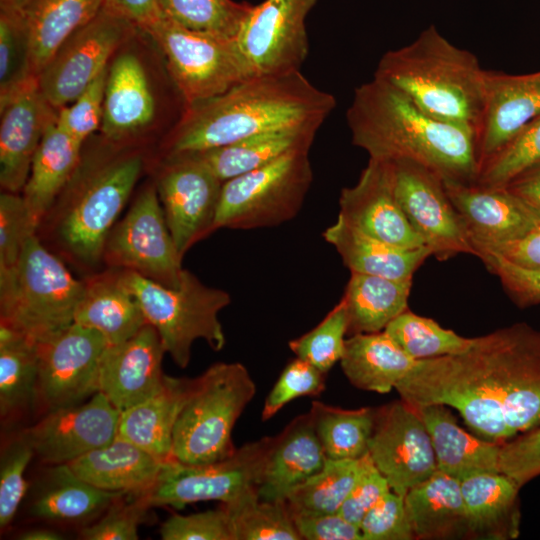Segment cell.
<instances>
[{"mask_svg":"<svg viewBox=\"0 0 540 540\" xmlns=\"http://www.w3.org/2000/svg\"><path fill=\"white\" fill-rule=\"evenodd\" d=\"M346 119L352 143L369 159L413 161L444 181L477 180L475 133L428 115L383 80L373 77L356 88Z\"/></svg>","mask_w":540,"mask_h":540,"instance_id":"cell-1","label":"cell"},{"mask_svg":"<svg viewBox=\"0 0 540 540\" xmlns=\"http://www.w3.org/2000/svg\"><path fill=\"white\" fill-rule=\"evenodd\" d=\"M335 106V97L315 87L301 71L250 77L219 96L187 107L174 130L169 155L203 151L280 129H319Z\"/></svg>","mask_w":540,"mask_h":540,"instance_id":"cell-2","label":"cell"},{"mask_svg":"<svg viewBox=\"0 0 540 540\" xmlns=\"http://www.w3.org/2000/svg\"><path fill=\"white\" fill-rule=\"evenodd\" d=\"M485 72L472 52L457 47L431 25L413 42L387 51L374 77L401 91L428 115L468 129L477 138Z\"/></svg>","mask_w":540,"mask_h":540,"instance_id":"cell-3","label":"cell"},{"mask_svg":"<svg viewBox=\"0 0 540 540\" xmlns=\"http://www.w3.org/2000/svg\"><path fill=\"white\" fill-rule=\"evenodd\" d=\"M459 369L515 437L540 426V330L515 323L474 337Z\"/></svg>","mask_w":540,"mask_h":540,"instance_id":"cell-4","label":"cell"},{"mask_svg":"<svg viewBox=\"0 0 540 540\" xmlns=\"http://www.w3.org/2000/svg\"><path fill=\"white\" fill-rule=\"evenodd\" d=\"M255 393L247 368L238 362L213 364L191 379L173 430L172 459L199 465L231 456L237 449L233 427Z\"/></svg>","mask_w":540,"mask_h":540,"instance_id":"cell-5","label":"cell"},{"mask_svg":"<svg viewBox=\"0 0 540 540\" xmlns=\"http://www.w3.org/2000/svg\"><path fill=\"white\" fill-rule=\"evenodd\" d=\"M84 286L34 234L14 273L0 280L1 323L44 341L74 323Z\"/></svg>","mask_w":540,"mask_h":540,"instance_id":"cell-6","label":"cell"},{"mask_svg":"<svg viewBox=\"0 0 540 540\" xmlns=\"http://www.w3.org/2000/svg\"><path fill=\"white\" fill-rule=\"evenodd\" d=\"M122 276L138 299L147 323L158 332L165 352L180 368L189 364L197 339L205 340L214 351L223 349L226 338L218 315L231 303L227 291L203 284L186 269L176 288L130 270H122Z\"/></svg>","mask_w":540,"mask_h":540,"instance_id":"cell-7","label":"cell"},{"mask_svg":"<svg viewBox=\"0 0 540 540\" xmlns=\"http://www.w3.org/2000/svg\"><path fill=\"white\" fill-rule=\"evenodd\" d=\"M141 29L162 52L170 78L187 107L252 77L235 39L188 29L161 13Z\"/></svg>","mask_w":540,"mask_h":540,"instance_id":"cell-8","label":"cell"},{"mask_svg":"<svg viewBox=\"0 0 540 540\" xmlns=\"http://www.w3.org/2000/svg\"><path fill=\"white\" fill-rule=\"evenodd\" d=\"M312 179L309 150L303 149L223 182L213 229L250 230L291 220Z\"/></svg>","mask_w":540,"mask_h":540,"instance_id":"cell-9","label":"cell"},{"mask_svg":"<svg viewBox=\"0 0 540 540\" xmlns=\"http://www.w3.org/2000/svg\"><path fill=\"white\" fill-rule=\"evenodd\" d=\"M274 437L250 442L229 457L207 464L165 462L154 486L142 494L151 507L183 509L200 501L232 503L258 491Z\"/></svg>","mask_w":540,"mask_h":540,"instance_id":"cell-10","label":"cell"},{"mask_svg":"<svg viewBox=\"0 0 540 540\" xmlns=\"http://www.w3.org/2000/svg\"><path fill=\"white\" fill-rule=\"evenodd\" d=\"M143 167L139 155L114 160L98 170L67 207L59 235L68 250L85 263L103 256L106 240Z\"/></svg>","mask_w":540,"mask_h":540,"instance_id":"cell-11","label":"cell"},{"mask_svg":"<svg viewBox=\"0 0 540 540\" xmlns=\"http://www.w3.org/2000/svg\"><path fill=\"white\" fill-rule=\"evenodd\" d=\"M107 263L136 272L163 286L176 288L183 273L180 255L168 228L157 189L136 198L105 244Z\"/></svg>","mask_w":540,"mask_h":540,"instance_id":"cell-12","label":"cell"},{"mask_svg":"<svg viewBox=\"0 0 540 540\" xmlns=\"http://www.w3.org/2000/svg\"><path fill=\"white\" fill-rule=\"evenodd\" d=\"M134 24L105 6L70 36L38 75V85L54 110L71 104L104 71Z\"/></svg>","mask_w":540,"mask_h":540,"instance_id":"cell-13","label":"cell"},{"mask_svg":"<svg viewBox=\"0 0 540 540\" xmlns=\"http://www.w3.org/2000/svg\"><path fill=\"white\" fill-rule=\"evenodd\" d=\"M390 163L399 205L431 255L440 261L459 254L475 255L465 225L447 195L442 177L413 161Z\"/></svg>","mask_w":540,"mask_h":540,"instance_id":"cell-14","label":"cell"},{"mask_svg":"<svg viewBox=\"0 0 540 540\" xmlns=\"http://www.w3.org/2000/svg\"><path fill=\"white\" fill-rule=\"evenodd\" d=\"M107 346L101 333L77 323L38 342L36 403L49 411L80 404L97 393Z\"/></svg>","mask_w":540,"mask_h":540,"instance_id":"cell-15","label":"cell"},{"mask_svg":"<svg viewBox=\"0 0 540 540\" xmlns=\"http://www.w3.org/2000/svg\"><path fill=\"white\" fill-rule=\"evenodd\" d=\"M317 0H265L253 5L235 41L251 76L301 71L309 42L305 20Z\"/></svg>","mask_w":540,"mask_h":540,"instance_id":"cell-16","label":"cell"},{"mask_svg":"<svg viewBox=\"0 0 540 540\" xmlns=\"http://www.w3.org/2000/svg\"><path fill=\"white\" fill-rule=\"evenodd\" d=\"M223 182L193 153L169 155L158 181L157 193L164 216L183 257L213 223Z\"/></svg>","mask_w":540,"mask_h":540,"instance_id":"cell-17","label":"cell"},{"mask_svg":"<svg viewBox=\"0 0 540 540\" xmlns=\"http://www.w3.org/2000/svg\"><path fill=\"white\" fill-rule=\"evenodd\" d=\"M368 454L391 490L401 496L438 470L419 412L402 400L376 410Z\"/></svg>","mask_w":540,"mask_h":540,"instance_id":"cell-18","label":"cell"},{"mask_svg":"<svg viewBox=\"0 0 540 540\" xmlns=\"http://www.w3.org/2000/svg\"><path fill=\"white\" fill-rule=\"evenodd\" d=\"M119 417L120 412L98 391L86 402L47 411L19 434L42 462L68 464L111 443Z\"/></svg>","mask_w":540,"mask_h":540,"instance_id":"cell-19","label":"cell"},{"mask_svg":"<svg viewBox=\"0 0 540 540\" xmlns=\"http://www.w3.org/2000/svg\"><path fill=\"white\" fill-rule=\"evenodd\" d=\"M476 252L517 240L540 223V216L506 186L444 181Z\"/></svg>","mask_w":540,"mask_h":540,"instance_id":"cell-20","label":"cell"},{"mask_svg":"<svg viewBox=\"0 0 540 540\" xmlns=\"http://www.w3.org/2000/svg\"><path fill=\"white\" fill-rule=\"evenodd\" d=\"M338 218L394 246L426 247L399 205L388 161L369 159L356 184L341 190Z\"/></svg>","mask_w":540,"mask_h":540,"instance_id":"cell-21","label":"cell"},{"mask_svg":"<svg viewBox=\"0 0 540 540\" xmlns=\"http://www.w3.org/2000/svg\"><path fill=\"white\" fill-rule=\"evenodd\" d=\"M0 184L6 192L23 190L49 121L56 116L31 76L0 95Z\"/></svg>","mask_w":540,"mask_h":540,"instance_id":"cell-22","label":"cell"},{"mask_svg":"<svg viewBox=\"0 0 540 540\" xmlns=\"http://www.w3.org/2000/svg\"><path fill=\"white\" fill-rule=\"evenodd\" d=\"M165 353L158 332L150 324L130 339L108 345L99 365V392L120 413L150 398L164 385Z\"/></svg>","mask_w":540,"mask_h":540,"instance_id":"cell-23","label":"cell"},{"mask_svg":"<svg viewBox=\"0 0 540 540\" xmlns=\"http://www.w3.org/2000/svg\"><path fill=\"white\" fill-rule=\"evenodd\" d=\"M539 115L540 71L515 75L486 70L477 131L479 169Z\"/></svg>","mask_w":540,"mask_h":540,"instance_id":"cell-24","label":"cell"},{"mask_svg":"<svg viewBox=\"0 0 540 540\" xmlns=\"http://www.w3.org/2000/svg\"><path fill=\"white\" fill-rule=\"evenodd\" d=\"M327 457L309 412L274 437L258 486L259 498L285 501L288 494L319 472Z\"/></svg>","mask_w":540,"mask_h":540,"instance_id":"cell-25","label":"cell"},{"mask_svg":"<svg viewBox=\"0 0 540 540\" xmlns=\"http://www.w3.org/2000/svg\"><path fill=\"white\" fill-rule=\"evenodd\" d=\"M125 494L97 488L68 464L52 465L35 485L28 512L51 522L84 524L96 520Z\"/></svg>","mask_w":540,"mask_h":540,"instance_id":"cell-26","label":"cell"},{"mask_svg":"<svg viewBox=\"0 0 540 540\" xmlns=\"http://www.w3.org/2000/svg\"><path fill=\"white\" fill-rule=\"evenodd\" d=\"M155 100L140 59L118 55L108 67L101 131L120 140L146 127L154 118Z\"/></svg>","mask_w":540,"mask_h":540,"instance_id":"cell-27","label":"cell"},{"mask_svg":"<svg viewBox=\"0 0 540 540\" xmlns=\"http://www.w3.org/2000/svg\"><path fill=\"white\" fill-rule=\"evenodd\" d=\"M166 461L119 438L68 463L86 482L106 491L141 495L156 483Z\"/></svg>","mask_w":540,"mask_h":540,"instance_id":"cell-28","label":"cell"},{"mask_svg":"<svg viewBox=\"0 0 540 540\" xmlns=\"http://www.w3.org/2000/svg\"><path fill=\"white\" fill-rule=\"evenodd\" d=\"M105 3L106 0H32L22 9L30 75L38 77L63 43L91 22Z\"/></svg>","mask_w":540,"mask_h":540,"instance_id":"cell-29","label":"cell"},{"mask_svg":"<svg viewBox=\"0 0 540 540\" xmlns=\"http://www.w3.org/2000/svg\"><path fill=\"white\" fill-rule=\"evenodd\" d=\"M468 535L515 539L520 534V486L502 472H483L460 481Z\"/></svg>","mask_w":540,"mask_h":540,"instance_id":"cell-30","label":"cell"},{"mask_svg":"<svg viewBox=\"0 0 540 540\" xmlns=\"http://www.w3.org/2000/svg\"><path fill=\"white\" fill-rule=\"evenodd\" d=\"M74 323L101 333L108 345L122 343L147 323L141 305L126 284L122 271L85 282Z\"/></svg>","mask_w":540,"mask_h":540,"instance_id":"cell-31","label":"cell"},{"mask_svg":"<svg viewBox=\"0 0 540 540\" xmlns=\"http://www.w3.org/2000/svg\"><path fill=\"white\" fill-rule=\"evenodd\" d=\"M415 409L430 435L438 470L460 481L477 473L500 472L501 443L463 430L448 406L430 404Z\"/></svg>","mask_w":540,"mask_h":540,"instance_id":"cell-32","label":"cell"},{"mask_svg":"<svg viewBox=\"0 0 540 540\" xmlns=\"http://www.w3.org/2000/svg\"><path fill=\"white\" fill-rule=\"evenodd\" d=\"M190 384L191 379L166 375L159 392L120 413L117 437L171 460L173 430Z\"/></svg>","mask_w":540,"mask_h":540,"instance_id":"cell-33","label":"cell"},{"mask_svg":"<svg viewBox=\"0 0 540 540\" xmlns=\"http://www.w3.org/2000/svg\"><path fill=\"white\" fill-rule=\"evenodd\" d=\"M323 238L336 249L350 272L413 279L416 270L431 256L427 247L391 245L352 228L338 217L324 230Z\"/></svg>","mask_w":540,"mask_h":540,"instance_id":"cell-34","label":"cell"},{"mask_svg":"<svg viewBox=\"0 0 540 540\" xmlns=\"http://www.w3.org/2000/svg\"><path fill=\"white\" fill-rule=\"evenodd\" d=\"M81 146L60 126L56 114L44 131L23 188L22 197L35 230L74 172Z\"/></svg>","mask_w":540,"mask_h":540,"instance_id":"cell-35","label":"cell"},{"mask_svg":"<svg viewBox=\"0 0 540 540\" xmlns=\"http://www.w3.org/2000/svg\"><path fill=\"white\" fill-rule=\"evenodd\" d=\"M416 361L380 331L353 334L346 339L340 364L352 385L384 394L395 389Z\"/></svg>","mask_w":540,"mask_h":540,"instance_id":"cell-36","label":"cell"},{"mask_svg":"<svg viewBox=\"0 0 540 540\" xmlns=\"http://www.w3.org/2000/svg\"><path fill=\"white\" fill-rule=\"evenodd\" d=\"M415 539L468 535L460 480L440 470L404 496Z\"/></svg>","mask_w":540,"mask_h":540,"instance_id":"cell-37","label":"cell"},{"mask_svg":"<svg viewBox=\"0 0 540 540\" xmlns=\"http://www.w3.org/2000/svg\"><path fill=\"white\" fill-rule=\"evenodd\" d=\"M316 128H287L249 136L195 154L222 182L267 165L294 150H310Z\"/></svg>","mask_w":540,"mask_h":540,"instance_id":"cell-38","label":"cell"},{"mask_svg":"<svg viewBox=\"0 0 540 540\" xmlns=\"http://www.w3.org/2000/svg\"><path fill=\"white\" fill-rule=\"evenodd\" d=\"M412 279L351 272L343 297L348 333H375L408 309Z\"/></svg>","mask_w":540,"mask_h":540,"instance_id":"cell-39","label":"cell"},{"mask_svg":"<svg viewBox=\"0 0 540 540\" xmlns=\"http://www.w3.org/2000/svg\"><path fill=\"white\" fill-rule=\"evenodd\" d=\"M37 342L0 323V415L12 419L36 405Z\"/></svg>","mask_w":540,"mask_h":540,"instance_id":"cell-40","label":"cell"},{"mask_svg":"<svg viewBox=\"0 0 540 540\" xmlns=\"http://www.w3.org/2000/svg\"><path fill=\"white\" fill-rule=\"evenodd\" d=\"M309 414L327 458L359 459L368 453L376 409L345 410L314 401Z\"/></svg>","mask_w":540,"mask_h":540,"instance_id":"cell-41","label":"cell"},{"mask_svg":"<svg viewBox=\"0 0 540 540\" xmlns=\"http://www.w3.org/2000/svg\"><path fill=\"white\" fill-rule=\"evenodd\" d=\"M360 459H329L323 468L294 488L285 502L291 515L338 513L357 478Z\"/></svg>","mask_w":540,"mask_h":540,"instance_id":"cell-42","label":"cell"},{"mask_svg":"<svg viewBox=\"0 0 540 540\" xmlns=\"http://www.w3.org/2000/svg\"><path fill=\"white\" fill-rule=\"evenodd\" d=\"M228 513L234 540H300L285 501H265L258 491L222 505Z\"/></svg>","mask_w":540,"mask_h":540,"instance_id":"cell-43","label":"cell"},{"mask_svg":"<svg viewBox=\"0 0 540 540\" xmlns=\"http://www.w3.org/2000/svg\"><path fill=\"white\" fill-rule=\"evenodd\" d=\"M384 332L415 360L462 353L473 340L408 309L391 321Z\"/></svg>","mask_w":540,"mask_h":540,"instance_id":"cell-44","label":"cell"},{"mask_svg":"<svg viewBox=\"0 0 540 540\" xmlns=\"http://www.w3.org/2000/svg\"><path fill=\"white\" fill-rule=\"evenodd\" d=\"M253 5L233 0H159L162 15L188 29L235 39Z\"/></svg>","mask_w":540,"mask_h":540,"instance_id":"cell-45","label":"cell"},{"mask_svg":"<svg viewBox=\"0 0 540 540\" xmlns=\"http://www.w3.org/2000/svg\"><path fill=\"white\" fill-rule=\"evenodd\" d=\"M347 333V311L344 302L340 300L315 328L291 340L289 347L296 357L326 374L341 360Z\"/></svg>","mask_w":540,"mask_h":540,"instance_id":"cell-46","label":"cell"},{"mask_svg":"<svg viewBox=\"0 0 540 540\" xmlns=\"http://www.w3.org/2000/svg\"><path fill=\"white\" fill-rule=\"evenodd\" d=\"M539 162L540 115L480 167L475 183L506 186L520 173Z\"/></svg>","mask_w":540,"mask_h":540,"instance_id":"cell-47","label":"cell"},{"mask_svg":"<svg viewBox=\"0 0 540 540\" xmlns=\"http://www.w3.org/2000/svg\"><path fill=\"white\" fill-rule=\"evenodd\" d=\"M35 456L32 447L18 434L9 440L0 457V527L5 529L13 520L25 497L28 484L25 470Z\"/></svg>","mask_w":540,"mask_h":540,"instance_id":"cell-48","label":"cell"},{"mask_svg":"<svg viewBox=\"0 0 540 540\" xmlns=\"http://www.w3.org/2000/svg\"><path fill=\"white\" fill-rule=\"evenodd\" d=\"M22 196L4 192L0 196V280L12 275L25 244L35 234Z\"/></svg>","mask_w":540,"mask_h":540,"instance_id":"cell-49","label":"cell"},{"mask_svg":"<svg viewBox=\"0 0 540 540\" xmlns=\"http://www.w3.org/2000/svg\"><path fill=\"white\" fill-rule=\"evenodd\" d=\"M29 77L27 38L20 11L4 6L0 18V95Z\"/></svg>","mask_w":540,"mask_h":540,"instance_id":"cell-50","label":"cell"},{"mask_svg":"<svg viewBox=\"0 0 540 540\" xmlns=\"http://www.w3.org/2000/svg\"><path fill=\"white\" fill-rule=\"evenodd\" d=\"M127 495V494H125ZM123 495L100 516L98 521L84 526L80 536L85 540H136L139 526L148 518L151 508L145 497L132 495L122 502Z\"/></svg>","mask_w":540,"mask_h":540,"instance_id":"cell-51","label":"cell"},{"mask_svg":"<svg viewBox=\"0 0 540 540\" xmlns=\"http://www.w3.org/2000/svg\"><path fill=\"white\" fill-rule=\"evenodd\" d=\"M324 389L325 373L297 357L286 365L267 395L261 418L269 420L290 401L301 396H317Z\"/></svg>","mask_w":540,"mask_h":540,"instance_id":"cell-52","label":"cell"},{"mask_svg":"<svg viewBox=\"0 0 540 540\" xmlns=\"http://www.w3.org/2000/svg\"><path fill=\"white\" fill-rule=\"evenodd\" d=\"M107 73L108 68L75 101L58 110L60 126L81 144L101 127Z\"/></svg>","mask_w":540,"mask_h":540,"instance_id":"cell-53","label":"cell"},{"mask_svg":"<svg viewBox=\"0 0 540 540\" xmlns=\"http://www.w3.org/2000/svg\"><path fill=\"white\" fill-rule=\"evenodd\" d=\"M359 528L364 540L415 539L404 496L392 490L365 514Z\"/></svg>","mask_w":540,"mask_h":540,"instance_id":"cell-54","label":"cell"},{"mask_svg":"<svg viewBox=\"0 0 540 540\" xmlns=\"http://www.w3.org/2000/svg\"><path fill=\"white\" fill-rule=\"evenodd\" d=\"M163 540H234L226 510H207L189 515L175 514L160 528Z\"/></svg>","mask_w":540,"mask_h":540,"instance_id":"cell-55","label":"cell"},{"mask_svg":"<svg viewBox=\"0 0 540 540\" xmlns=\"http://www.w3.org/2000/svg\"><path fill=\"white\" fill-rule=\"evenodd\" d=\"M499 469L520 487L540 475V426L501 443Z\"/></svg>","mask_w":540,"mask_h":540,"instance_id":"cell-56","label":"cell"},{"mask_svg":"<svg viewBox=\"0 0 540 540\" xmlns=\"http://www.w3.org/2000/svg\"><path fill=\"white\" fill-rule=\"evenodd\" d=\"M476 256L499 278L507 294L519 307L540 304V271L522 268L490 251H479Z\"/></svg>","mask_w":540,"mask_h":540,"instance_id":"cell-57","label":"cell"},{"mask_svg":"<svg viewBox=\"0 0 540 540\" xmlns=\"http://www.w3.org/2000/svg\"><path fill=\"white\" fill-rule=\"evenodd\" d=\"M389 491L388 481L367 453L360 459L355 483L338 513L359 527L365 514Z\"/></svg>","mask_w":540,"mask_h":540,"instance_id":"cell-58","label":"cell"},{"mask_svg":"<svg viewBox=\"0 0 540 540\" xmlns=\"http://www.w3.org/2000/svg\"><path fill=\"white\" fill-rule=\"evenodd\" d=\"M301 539L364 540L360 528L339 513L304 516L291 515Z\"/></svg>","mask_w":540,"mask_h":540,"instance_id":"cell-59","label":"cell"},{"mask_svg":"<svg viewBox=\"0 0 540 540\" xmlns=\"http://www.w3.org/2000/svg\"><path fill=\"white\" fill-rule=\"evenodd\" d=\"M479 251H490L525 269L540 271V223L523 237Z\"/></svg>","mask_w":540,"mask_h":540,"instance_id":"cell-60","label":"cell"},{"mask_svg":"<svg viewBox=\"0 0 540 540\" xmlns=\"http://www.w3.org/2000/svg\"><path fill=\"white\" fill-rule=\"evenodd\" d=\"M105 7L140 29L160 13L159 0H106Z\"/></svg>","mask_w":540,"mask_h":540,"instance_id":"cell-61","label":"cell"},{"mask_svg":"<svg viewBox=\"0 0 540 540\" xmlns=\"http://www.w3.org/2000/svg\"><path fill=\"white\" fill-rule=\"evenodd\" d=\"M506 187L540 216V162L520 173Z\"/></svg>","mask_w":540,"mask_h":540,"instance_id":"cell-62","label":"cell"},{"mask_svg":"<svg viewBox=\"0 0 540 540\" xmlns=\"http://www.w3.org/2000/svg\"><path fill=\"white\" fill-rule=\"evenodd\" d=\"M18 538L21 540H59L63 539V536L53 529L39 527L24 531Z\"/></svg>","mask_w":540,"mask_h":540,"instance_id":"cell-63","label":"cell"},{"mask_svg":"<svg viewBox=\"0 0 540 540\" xmlns=\"http://www.w3.org/2000/svg\"><path fill=\"white\" fill-rule=\"evenodd\" d=\"M32 0H5V5L16 11L24 9Z\"/></svg>","mask_w":540,"mask_h":540,"instance_id":"cell-64","label":"cell"}]
</instances>
